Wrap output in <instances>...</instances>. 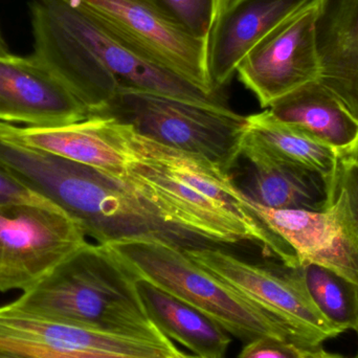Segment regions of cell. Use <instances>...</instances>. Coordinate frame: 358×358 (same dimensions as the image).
<instances>
[{"label": "cell", "instance_id": "1", "mask_svg": "<svg viewBox=\"0 0 358 358\" xmlns=\"http://www.w3.org/2000/svg\"><path fill=\"white\" fill-rule=\"evenodd\" d=\"M109 136L127 157L123 178L140 187L187 227L217 245L252 242L279 262L299 266L294 250L246 208L231 174L198 155L166 146L104 117Z\"/></svg>", "mask_w": 358, "mask_h": 358}, {"label": "cell", "instance_id": "2", "mask_svg": "<svg viewBox=\"0 0 358 358\" xmlns=\"http://www.w3.org/2000/svg\"><path fill=\"white\" fill-rule=\"evenodd\" d=\"M0 166L62 208L101 245L155 240L180 250L217 245L124 178L0 141Z\"/></svg>", "mask_w": 358, "mask_h": 358}, {"label": "cell", "instance_id": "3", "mask_svg": "<svg viewBox=\"0 0 358 358\" xmlns=\"http://www.w3.org/2000/svg\"><path fill=\"white\" fill-rule=\"evenodd\" d=\"M13 307L69 325L136 340H170L151 321L138 280L106 245L88 243L63 261Z\"/></svg>", "mask_w": 358, "mask_h": 358}, {"label": "cell", "instance_id": "4", "mask_svg": "<svg viewBox=\"0 0 358 358\" xmlns=\"http://www.w3.org/2000/svg\"><path fill=\"white\" fill-rule=\"evenodd\" d=\"M106 246L136 280L197 309L245 344L271 336L309 348L287 324L194 262L185 250L155 240Z\"/></svg>", "mask_w": 358, "mask_h": 358}, {"label": "cell", "instance_id": "5", "mask_svg": "<svg viewBox=\"0 0 358 358\" xmlns=\"http://www.w3.org/2000/svg\"><path fill=\"white\" fill-rule=\"evenodd\" d=\"M166 146L198 155L227 173L238 165L246 117L227 104H203L121 87L100 113Z\"/></svg>", "mask_w": 358, "mask_h": 358}, {"label": "cell", "instance_id": "6", "mask_svg": "<svg viewBox=\"0 0 358 358\" xmlns=\"http://www.w3.org/2000/svg\"><path fill=\"white\" fill-rule=\"evenodd\" d=\"M90 243L58 206L0 202V292H25Z\"/></svg>", "mask_w": 358, "mask_h": 358}, {"label": "cell", "instance_id": "7", "mask_svg": "<svg viewBox=\"0 0 358 358\" xmlns=\"http://www.w3.org/2000/svg\"><path fill=\"white\" fill-rule=\"evenodd\" d=\"M185 252L194 262L287 324L309 348L342 334L311 300L299 266L254 264L220 246Z\"/></svg>", "mask_w": 358, "mask_h": 358}, {"label": "cell", "instance_id": "8", "mask_svg": "<svg viewBox=\"0 0 358 358\" xmlns=\"http://www.w3.org/2000/svg\"><path fill=\"white\" fill-rule=\"evenodd\" d=\"M149 60L208 94V39L196 37L148 0H69Z\"/></svg>", "mask_w": 358, "mask_h": 358}, {"label": "cell", "instance_id": "9", "mask_svg": "<svg viewBox=\"0 0 358 358\" xmlns=\"http://www.w3.org/2000/svg\"><path fill=\"white\" fill-rule=\"evenodd\" d=\"M319 0L282 21L258 42L238 65L236 73L246 90L268 109L284 96L319 81L321 63L315 21Z\"/></svg>", "mask_w": 358, "mask_h": 358}, {"label": "cell", "instance_id": "10", "mask_svg": "<svg viewBox=\"0 0 358 358\" xmlns=\"http://www.w3.org/2000/svg\"><path fill=\"white\" fill-rule=\"evenodd\" d=\"M246 208L294 250L299 266L334 271L358 287V241L336 201L325 210L271 208L248 199Z\"/></svg>", "mask_w": 358, "mask_h": 358}, {"label": "cell", "instance_id": "11", "mask_svg": "<svg viewBox=\"0 0 358 358\" xmlns=\"http://www.w3.org/2000/svg\"><path fill=\"white\" fill-rule=\"evenodd\" d=\"M59 18L94 52L121 87L134 88L203 104H225L149 60L69 0H48Z\"/></svg>", "mask_w": 358, "mask_h": 358}, {"label": "cell", "instance_id": "12", "mask_svg": "<svg viewBox=\"0 0 358 358\" xmlns=\"http://www.w3.org/2000/svg\"><path fill=\"white\" fill-rule=\"evenodd\" d=\"M90 117L75 94L33 54L0 55V122L52 127Z\"/></svg>", "mask_w": 358, "mask_h": 358}, {"label": "cell", "instance_id": "13", "mask_svg": "<svg viewBox=\"0 0 358 358\" xmlns=\"http://www.w3.org/2000/svg\"><path fill=\"white\" fill-rule=\"evenodd\" d=\"M311 0H227L221 10L208 48L213 88L221 92L248 52L290 15Z\"/></svg>", "mask_w": 358, "mask_h": 358}, {"label": "cell", "instance_id": "14", "mask_svg": "<svg viewBox=\"0 0 358 358\" xmlns=\"http://www.w3.org/2000/svg\"><path fill=\"white\" fill-rule=\"evenodd\" d=\"M0 336L67 352L136 357L169 358L176 347L171 340L159 343L105 334L31 315L10 304L0 306Z\"/></svg>", "mask_w": 358, "mask_h": 358}, {"label": "cell", "instance_id": "15", "mask_svg": "<svg viewBox=\"0 0 358 358\" xmlns=\"http://www.w3.org/2000/svg\"><path fill=\"white\" fill-rule=\"evenodd\" d=\"M0 141L43 151L110 176H123L127 157L109 136L99 115L52 127H29L0 122Z\"/></svg>", "mask_w": 358, "mask_h": 358}, {"label": "cell", "instance_id": "16", "mask_svg": "<svg viewBox=\"0 0 358 358\" xmlns=\"http://www.w3.org/2000/svg\"><path fill=\"white\" fill-rule=\"evenodd\" d=\"M319 81L358 121V0H319Z\"/></svg>", "mask_w": 358, "mask_h": 358}, {"label": "cell", "instance_id": "17", "mask_svg": "<svg viewBox=\"0 0 358 358\" xmlns=\"http://www.w3.org/2000/svg\"><path fill=\"white\" fill-rule=\"evenodd\" d=\"M240 159L248 164V174L238 187L256 203L271 208L321 210L334 202L332 182L321 174L273 161L245 141Z\"/></svg>", "mask_w": 358, "mask_h": 358}, {"label": "cell", "instance_id": "18", "mask_svg": "<svg viewBox=\"0 0 358 358\" xmlns=\"http://www.w3.org/2000/svg\"><path fill=\"white\" fill-rule=\"evenodd\" d=\"M244 141L261 152L290 167L321 174L334 180L340 155L319 138L294 124L282 121L271 109L248 115Z\"/></svg>", "mask_w": 358, "mask_h": 358}, {"label": "cell", "instance_id": "19", "mask_svg": "<svg viewBox=\"0 0 358 358\" xmlns=\"http://www.w3.org/2000/svg\"><path fill=\"white\" fill-rule=\"evenodd\" d=\"M271 113L331 146L341 155L358 138V121L320 81L310 82L275 102Z\"/></svg>", "mask_w": 358, "mask_h": 358}, {"label": "cell", "instance_id": "20", "mask_svg": "<svg viewBox=\"0 0 358 358\" xmlns=\"http://www.w3.org/2000/svg\"><path fill=\"white\" fill-rule=\"evenodd\" d=\"M138 289L151 321L166 336L200 357H227L231 338L216 322L148 282L138 280Z\"/></svg>", "mask_w": 358, "mask_h": 358}, {"label": "cell", "instance_id": "21", "mask_svg": "<svg viewBox=\"0 0 358 358\" xmlns=\"http://www.w3.org/2000/svg\"><path fill=\"white\" fill-rule=\"evenodd\" d=\"M299 269L311 300L322 315L341 334L355 331L358 325L357 286L317 265H303Z\"/></svg>", "mask_w": 358, "mask_h": 358}, {"label": "cell", "instance_id": "22", "mask_svg": "<svg viewBox=\"0 0 358 358\" xmlns=\"http://www.w3.org/2000/svg\"><path fill=\"white\" fill-rule=\"evenodd\" d=\"M157 10L196 37L210 39L227 0H148Z\"/></svg>", "mask_w": 358, "mask_h": 358}, {"label": "cell", "instance_id": "23", "mask_svg": "<svg viewBox=\"0 0 358 358\" xmlns=\"http://www.w3.org/2000/svg\"><path fill=\"white\" fill-rule=\"evenodd\" d=\"M334 201L340 206L358 241V165L340 159L334 180Z\"/></svg>", "mask_w": 358, "mask_h": 358}, {"label": "cell", "instance_id": "24", "mask_svg": "<svg viewBox=\"0 0 358 358\" xmlns=\"http://www.w3.org/2000/svg\"><path fill=\"white\" fill-rule=\"evenodd\" d=\"M0 353L14 358H148L107 353L67 352L3 336H0Z\"/></svg>", "mask_w": 358, "mask_h": 358}, {"label": "cell", "instance_id": "25", "mask_svg": "<svg viewBox=\"0 0 358 358\" xmlns=\"http://www.w3.org/2000/svg\"><path fill=\"white\" fill-rule=\"evenodd\" d=\"M306 349L287 341L263 336L248 343L237 358H301Z\"/></svg>", "mask_w": 358, "mask_h": 358}, {"label": "cell", "instance_id": "26", "mask_svg": "<svg viewBox=\"0 0 358 358\" xmlns=\"http://www.w3.org/2000/svg\"><path fill=\"white\" fill-rule=\"evenodd\" d=\"M3 201L31 202L40 206H58L29 189L0 166V202Z\"/></svg>", "mask_w": 358, "mask_h": 358}, {"label": "cell", "instance_id": "27", "mask_svg": "<svg viewBox=\"0 0 358 358\" xmlns=\"http://www.w3.org/2000/svg\"><path fill=\"white\" fill-rule=\"evenodd\" d=\"M301 358H348L336 353L328 352L323 347H315V348L306 349Z\"/></svg>", "mask_w": 358, "mask_h": 358}, {"label": "cell", "instance_id": "28", "mask_svg": "<svg viewBox=\"0 0 358 358\" xmlns=\"http://www.w3.org/2000/svg\"><path fill=\"white\" fill-rule=\"evenodd\" d=\"M340 159L345 161L351 162V163L358 165V138L355 144L351 147L350 150L347 151L344 155H341Z\"/></svg>", "mask_w": 358, "mask_h": 358}, {"label": "cell", "instance_id": "29", "mask_svg": "<svg viewBox=\"0 0 358 358\" xmlns=\"http://www.w3.org/2000/svg\"><path fill=\"white\" fill-rule=\"evenodd\" d=\"M169 358H206L203 357H200V355H189V353L182 352V351L178 350L176 347H174L172 352L170 353Z\"/></svg>", "mask_w": 358, "mask_h": 358}, {"label": "cell", "instance_id": "30", "mask_svg": "<svg viewBox=\"0 0 358 358\" xmlns=\"http://www.w3.org/2000/svg\"><path fill=\"white\" fill-rule=\"evenodd\" d=\"M8 43H6V39H4L3 35H2L1 29H0V55L8 54Z\"/></svg>", "mask_w": 358, "mask_h": 358}, {"label": "cell", "instance_id": "31", "mask_svg": "<svg viewBox=\"0 0 358 358\" xmlns=\"http://www.w3.org/2000/svg\"><path fill=\"white\" fill-rule=\"evenodd\" d=\"M0 358H14L8 357V355H3V353H0Z\"/></svg>", "mask_w": 358, "mask_h": 358}, {"label": "cell", "instance_id": "32", "mask_svg": "<svg viewBox=\"0 0 358 358\" xmlns=\"http://www.w3.org/2000/svg\"><path fill=\"white\" fill-rule=\"evenodd\" d=\"M355 332H357V338H358V325H357V330H355ZM357 358H358V351H357Z\"/></svg>", "mask_w": 358, "mask_h": 358}]
</instances>
